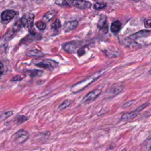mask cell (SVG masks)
<instances>
[{
	"label": "cell",
	"mask_w": 151,
	"mask_h": 151,
	"mask_svg": "<svg viewBox=\"0 0 151 151\" xmlns=\"http://www.w3.org/2000/svg\"><path fill=\"white\" fill-rule=\"evenodd\" d=\"M29 137L28 133L24 129H20L13 135V141L16 144H21L25 142Z\"/></svg>",
	"instance_id": "1"
},
{
	"label": "cell",
	"mask_w": 151,
	"mask_h": 151,
	"mask_svg": "<svg viewBox=\"0 0 151 151\" xmlns=\"http://www.w3.org/2000/svg\"><path fill=\"white\" fill-rule=\"evenodd\" d=\"M98 77H89L86 80H85L84 81L80 82L79 83L75 85L72 88V91L73 93H77L80 91H81L83 89H84L85 87H86L87 86H89V84L92 83L93 81H95V80Z\"/></svg>",
	"instance_id": "2"
},
{
	"label": "cell",
	"mask_w": 151,
	"mask_h": 151,
	"mask_svg": "<svg viewBox=\"0 0 151 151\" xmlns=\"http://www.w3.org/2000/svg\"><path fill=\"white\" fill-rule=\"evenodd\" d=\"M19 19L21 20L24 27H27L28 29H31L33 27L34 15L32 13H27Z\"/></svg>",
	"instance_id": "3"
},
{
	"label": "cell",
	"mask_w": 151,
	"mask_h": 151,
	"mask_svg": "<svg viewBox=\"0 0 151 151\" xmlns=\"http://www.w3.org/2000/svg\"><path fill=\"white\" fill-rule=\"evenodd\" d=\"M70 4L80 9L89 8L91 7L92 4L86 0H67Z\"/></svg>",
	"instance_id": "4"
},
{
	"label": "cell",
	"mask_w": 151,
	"mask_h": 151,
	"mask_svg": "<svg viewBox=\"0 0 151 151\" xmlns=\"http://www.w3.org/2000/svg\"><path fill=\"white\" fill-rule=\"evenodd\" d=\"M17 15V12L13 9H7L4 11L1 14V19L3 23H8L13 19Z\"/></svg>",
	"instance_id": "5"
},
{
	"label": "cell",
	"mask_w": 151,
	"mask_h": 151,
	"mask_svg": "<svg viewBox=\"0 0 151 151\" xmlns=\"http://www.w3.org/2000/svg\"><path fill=\"white\" fill-rule=\"evenodd\" d=\"M102 93V90L100 89H95L93 91L89 93L83 99V102L84 103H90L94 100Z\"/></svg>",
	"instance_id": "6"
},
{
	"label": "cell",
	"mask_w": 151,
	"mask_h": 151,
	"mask_svg": "<svg viewBox=\"0 0 151 151\" xmlns=\"http://www.w3.org/2000/svg\"><path fill=\"white\" fill-rule=\"evenodd\" d=\"M124 88L123 85L117 83L113 85L109 89H108V95L112 97L115 96L121 92Z\"/></svg>",
	"instance_id": "7"
},
{
	"label": "cell",
	"mask_w": 151,
	"mask_h": 151,
	"mask_svg": "<svg viewBox=\"0 0 151 151\" xmlns=\"http://www.w3.org/2000/svg\"><path fill=\"white\" fill-rule=\"evenodd\" d=\"M150 33V30H140V31L134 34L130 35L129 37L130 38H131L132 40H136L140 38H142V37H144L147 36L149 34V33Z\"/></svg>",
	"instance_id": "8"
},
{
	"label": "cell",
	"mask_w": 151,
	"mask_h": 151,
	"mask_svg": "<svg viewBox=\"0 0 151 151\" xmlns=\"http://www.w3.org/2000/svg\"><path fill=\"white\" fill-rule=\"evenodd\" d=\"M63 48H64L65 51L70 53H75L76 50V46L74 43L72 42H68L64 43L63 44Z\"/></svg>",
	"instance_id": "9"
},
{
	"label": "cell",
	"mask_w": 151,
	"mask_h": 151,
	"mask_svg": "<svg viewBox=\"0 0 151 151\" xmlns=\"http://www.w3.org/2000/svg\"><path fill=\"white\" fill-rule=\"evenodd\" d=\"M79 24L78 21H68L64 24V28L66 32H70L71 30H74L76 28Z\"/></svg>",
	"instance_id": "10"
},
{
	"label": "cell",
	"mask_w": 151,
	"mask_h": 151,
	"mask_svg": "<svg viewBox=\"0 0 151 151\" xmlns=\"http://www.w3.org/2000/svg\"><path fill=\"white\" fill-rule=\"evenodd\" d=\"M122 28V23L119 20H116L113 22L110 26V30L112 33H118Z\"/></svg>",
	"instance_id": "11"
},
{
	"label": "cell",
	"mask_w": 151,
	"mask_h": 151,
	"mask_svg": "<svg viewBox=\"0 0 151 151\" xmlns=\"http://www.w3.org/2000/svg\"><path fill=\"white\" fill-rule=\"evenodd\" d=\"M98 27L100 30L102 31L105 34L107 33L108 32V26L106 23V18L104 17L103 18H101L98 23Z\"/></svg>",
	"instance_id": "12"
},
{
	"label": "cell",
	"mask_w": 151,
	"mask_h": 151,
	"mask_svg": "<svg viewBox=\"0 0 151 151\" xmlns=\"http://www.w3.org/2000/svg\"><path fill=\"white\" fill-rule=\"evenodd\" d=\"M139 112H137L136 110H134V111L126 113L123 114L121 116V119L123 120H130V119H132L134 118H135L139 114Z\"/></svg>",
	"instance_id": "13"
},
{
	"label": "cell",
	"mask_w": 151,
	"mask_h": 151,
	"mask_svg": "<svg viewBox=\"0 0 151 151\" xmlns=\"http://www.w3.org/2000/svg\"><path fill=\"white\" fill-rule=\"evenodd\" d=\"M51 61H50V60H44V61H41L40 62H37V63H34V64L37 66L39 67H42L43 68H52L53 65L50 62Z\"/></svg>",
	"instance_id": "14"
},
{
	"label": "cell",
	"mask_w": 151,
	"mask_h": 151,
	"mask_svg": "<svg viewBox=\"0 0 151 151\" xmlns=\"http://www.w3.org/2000/svg\"><path fill=\"white\" fill-rule=\"evenodd\" d=\"M57 13V11H56V10H52V11H50L46 13L43 16V18L46 21H50V20L53 18V17L56 15Z\"/></svg>",
	"instance_id": "15"
},
{
	"label": "cell",
	"mask_w": 151,
	"mask_h": 151,
	"mask_svg": "<svg viewBox=\"0 0 151 151\" xmlns=\"http://www.w3.org/2000/svg\"><path fill=\"white\" fill-rule=\"evenodd\" d=\"M27 56H36V57H43L44 56V54L40 52V50H32L28 51L26 53Z\"/></svg>",
	"instance_id": "16"
},
{
	"label": "cell",
	"mask_w": 151,
	"mask_h": 151,
	"mask_svg": "<svg viewBox=\"0 0 151 151\" xmlns=\"http://www.w3.org/2000/svg\"><path fill=\"white\" fill-rule=\"evenodd\" d=\"M29 119V117L24 115H18L15 119V122L18 125H21L24 122H26Z\"/></svg>",
	"instance_id": "17"
},
{
	"label": "cell",
	"mask_w": 151,
	"mask_h": 151,
	"mask_svg": "<svg viewBox=\"0 0 151 151\" xmlns=\"http://www.w3.org/2000/svg\"><path fill=\"white\" fill-rule=\"evenodd\" d=\"M30 77H36V76H41L43 74V72L39 70H28L27 72Z\"/></svg>",
	"instance_id": "18"
},
{
	"label": "cell",
	"mask_w": 151,
	"mask_h": 151,
	"mask_svg": "<svg viewBox=\"0 0 151 151\" xmlns=\"http://www.w3.org/2000/svg\"><path fill=\"white\" fill-rule=\"evenodd\" d=\"M26 77V75L24 74H18L14 77H13L11 79H10V82H18V81H21L23 79H24Z\"/></svg>",
	"instance_id": "19"
},
{
	"label": "cell",
	"mask_w": 151,
	"mask_h": 151,
	"mask_svg": "<svg viewBox=\"0 0 151 151\" xmlns=\"http://www.w3.org/2000/svg\"><path fill=\"white\" fill-rule=\"evenodd\" d=\"M36 26L40 30H44L47 26L46 23L44 21H42V20H40V21H37L36 24Z\"/></svg>",
	"instance_id": "20"
},
{
	"label": "cell",
	"mask_w": 151,
	"mask_h": 151,
	"mask_svg": "<svg viewBox=\"0 0 151 151\" xmlns=\"http://www.w3.org/2000/svg\"><path fill=\"white\" fill-rule=\"evenodd\" d=\"M62 27V24L59 19H57L52 25V28L54 30H57Z\"/></svg>",
	"instance_id": "21"
},
{
	"label": "cell",
	"mask_w": 151,
	"mask_h": 151,
	"mask_svg": "<svg viewBox=\"0 0 151 151\" xmlns=\"http://www.w3.org/2000/svg\"><path fill=\"white\" fill-rule=\"evenodd\" d=\"M13 115V111H8L3 113L1 116V122L3 121L4 120L7 119L8 117L11 116Z\"/></svg>",
	"instance_id": "22"
},
{
	"label": "cell",
	"mask_w": 151,
	"mask_h": 151,
	"mask_svg": "<svg viewBox=\"0 0 151 151\" xmlns=\"http://www.w3.org/2000/svg\"><path fill=\"white\" fill-rule=\"evenodd\" d=\"M94 8L96 10H100L103 9L106 7V4L104 3H96L94 4Z\"/></svg>",
	"instance_id": "23"
},
{
	"label": "cell",
	"mask_w": 151,
	"mask_h": 151,
	"mask_svg": "<svg viewBox=\"0 0 151 151\" xmlns=\"http://www.w3.org/2000/svg\"><path fill=\"white\" fill-rule=\"evenodd\" d=\"M70 104H71V101H70L69 99H67V100H65L64 102H63L61 105L59 106V109L63 110V109H66V107H68Z\"/></svg>",
	"instance_id": "24"
},
{
	"label": "cell",
	"mask_w": 151,
	"mask_h": 151,
	"mask_svg": "<svg viewBox=\"0 0 151 151\" xmlns=\"http://www.w3.org/2000/svg\"><path fill=\"white\" fill-rule=\"evenodd\" d=\"M55 3L60 6H70L68 2L66 0H57Z\"/></svg>",
	"instance_id": "25"
},
{
	"label": "cell",
	"mask_w": 151,
	"mask_h": 151,
	"mask_svg": "<svg viewBox=\"0 0 151 151\" xmlns=\"http://www.w3.org/2000/svg\"><path fill=\"white\" fill-rule=\"evenodd\" d=\"M149 103H144V104H143V105H140L139 107H138L136 109V110L137 112H141L142 110H144L145 107H146L149 105Z\"/></svg>",
	"instance_id": "26"
},
{
	"label": "cell",
	"mask_w": 151,
	"mask_h": 151,
	"mask_svg": "<svg viewBox=\"0 0 151 151\" xmlns=\"http://www.w3.org/2000/svg\"><path fill=\"white\" fill-rule=\"evenodd\" d=\"M135 102V100H130V101L125 103L123 106V108H126V107H130L132 105H133V104Z\"/></svg>",
	"instance_id": "27"
},
{
	"label": "cell",
	"mask_w": 151,
	"mask_h": 151,
	"mask_svg": "<svg viewBox=\"0 0 151 151\" xmlns=\"http://www.w3.org/2000/svg\"><path fill=\"white\" fill-rule=\"evenodd\" d=\"M84 48H85V47L79 49V50L77 51V54L79 56H82L85 53V51L84 50Z\"/></svg>",
	"instance_id": "28"
},
{
	"label": "cell",
	"mask_w": 151,
	"mask_h": 151,
	"mask_svg": "<svg viewBox=\"0 0 151 151\" xmlns=\"http://www.w3.org/2000/svg\"><path fill=\"white\" fill-rule=\"evenodd\" d=\"M145 25L146 27H151V19H147L145 21Z\"/></svg>",
	"instance_id": "29"
},
{
	"label": "cell",
	"mask_w": 151,
	"mask_h": 151,
	"mask_svg": "<svg viewBox=\"0 0 151 151\" xmlns=\"http://www.w3.org/2000/svg\"><path fill=\"white\" fill-rule=\"evenodd\" d=\"M3 68H4V66L3 63H1V75H3Z\"/></svg>",
	"instance_id": "30"
},
{
	"label": "cell",
	"mask_w": 151,
	"mask_h": 151,
	"mask_svg": "<svg viewBox=\"0 0 151 151\" xmlns=\"http://www.w3.org/2000/svg\"><path fill=\"white\" fill-rule=\"evenodd\" d=\"M149 74L151 75V68H150V70H149Z\"/></svg>",
	"instance_id": "31"
},
{
	"label": "cell",
	"mask_w": 151,
	"mask_h": 151,
	"mask_svg": "<svg viewBox=\"0 0 151 151\" xmlns=\"http://www.w3.org/2000/svg\"><path fill=\"white\" fill-rule=\"evenodd\" d=\"M95 1H103V0H95Z\"/></svg>",
	"instance_id": "32"
},
{
	"label": "cell",
	"mask_w": 151,
	"mask_h": 151,
	"mask_svg": "<svg viewBox=\"0 0 151 151\" xmlns=\"http://www.w3.org/2000/svg\"><path fill=\"white\" fill-rule=\"evenodd\" d=\"M149 149H150V150H151V145H150V146H149Z\"/></svg>",
	"instance_id": "33"
}]
</instances>
